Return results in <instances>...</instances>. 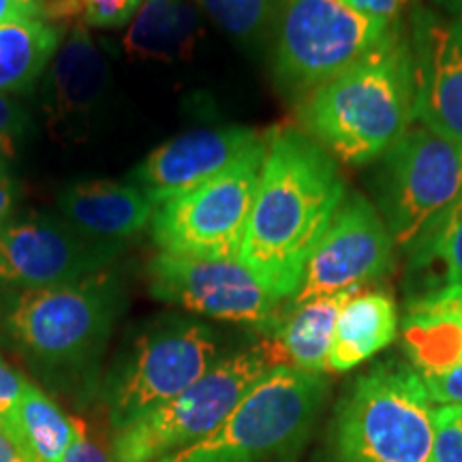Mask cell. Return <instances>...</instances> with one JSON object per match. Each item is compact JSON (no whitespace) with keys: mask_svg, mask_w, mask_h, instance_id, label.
<instances>
[{"mask_svg":"<svg viewBox=\"0 0 462 462\" xmlns=\"http://www.w3.org/2000/svg\"><path fill=\"white\" fill-rule=\"evenodd\" d=\"M345 195L343 173L326 148L304 131H276L265 150L238 259L276 298H293Z\"/></svg>","mask_w":462,"mask_h":462,"instance_id":"cell-1","label":"cell"},{"mask_svg":"<svg viewBox=\"0 0 462 462\" xmlns=\"http://www.w3.org/2000/svg\"><path fill=\"white\" fill-rule=\"evenodd\" d=\"M298 116L306 135L340 163L366 165L383 157L415 120L409 32L392 24L362 60L310 90Z\"/></svg>","mask_w":462,"mask_h":462,"instance_id":"cell-2","label":"cell"},{"mask_svg":"<svg viewBox=\"0 0 462 462\" xmlns=\"http://www.w3.org/2000/svg\"><path fill=\"white\" fill-rule=\"evenodd\" d=\"M123 309L120 282L95 274L71 285L24 289L5 317V330L48 381L86 379L99 364Z\"/></svg>","mask_w":462,"mask_h":462,"instance_id":"cell-3","label":"cell"},{"mask_svg":"<svg viewBox=\"0 0 462 462\" xmlns=\"http://www.w3.org/2000/svg\"><path fill=\"white\" fill-rule=\"evenodd\" d=\"M430 402L424 379L411 366L377 364L338 404L332 462H430Z\"/></svg>","mask_w":462,"mask_h":462,"instance_id":"cell-4","label":"cell"},{"mask_svg":"<svg viewBox=\"0 0 462 462\" xmlns=\"http://www.w3.org/2000/svg\"><path fill=\"white\" fill-rule=\"evenodd\" d=\"M326 390L321 373L276 366L215 432L159 462L291 460L319 413Z\"/></svg>","mask_w":462,"mask_h":462,"instance_id":"cell-5","label":"cell"},{"mask_svg":"<svg viewBox=\"0 0 462 462\" xmlns=\"http://www.w3.org/2000/svg\"><path fill=\"white\" fill-rule=\"evenodd\" d=\"M270 371H274V364L262 343L218 360L182 394L116 430L114 462H159L201 441Z\"/></svg>","mask_w":462,"mask_h":462,"instance_id":"cell-6","label":"cell"},{"mask_svg":"<svg viewBox=\"0 0 462 462\" xmlns=\"http://www.w3.org/2000/svg\"><path fill=\"white\" fill-rule=\"evenodd\" d=\"M215 332L201 323L161 319L131 340L107 383L109 421L123 430L182 394L218 362Z\"/></svg>","mask_w":462,"mask_h":462,"instance_id":"cell-7","label":"cell"},{"mask_svg":"<svg viewBox=\"0 0 462 462\" xmlns=\"http://www.w3.org/2000/svg\"><path fill=\"white\" fill-rule=\"evenodd\" d=\"M268 142L227 170L154 206L152 240L161 253L195 259H238Z\"/></svg>","mask_w":462,"mask_h":462,"instance_id":"cell-8","label":"cell"},{"mask_svg":"<svg viewBox=\"0 0 462 462\" xmlns=\"http://www.w3.org/2000/svg\"><path fill=\"white\" fill-rule=\"evenodd\" d=\"M392 24L345 0H285L276 24V75L296 92L315 90L377 48Z\"/></svg>","mask_w":462,"mask_h":462,"instance_id":"cell-9","label":"cell"},{"mask_svg":"<svg viewBox=\"0 0 462 462\" xmlns=\"http://www.w3.org/2000/svg\"><path fill=\"white\" fill-rule=\"evenodd\" d=\"M381 217L396 246H411L462 198V143L420 126L381 157Z\"/></svg>","mask_w":462,"mask_h":462,"instance_id":"cell-10","label":"cell"},{"mask_svg":"<svg viewBox=\"0 0 462 462\" xmlns=\"http://www.w3.org/2000/svg\"><path fill=\"white\" fill-rule=\"evenodd\" d=\"M150 296L212 319L273 330L285 300L276 298L240 259H195L159 253L150 259Z\"/></svg>","mask_w":462,"mask_h":462,"instance_id":"cell-11","label":"cell"},{"mask_svg":"<svg viewBox=\"0 0 462 462\" xmlns=\"http://www.w3.org/2000/svg\"><path fill=\"white\" fill-rule=\"evenodd\" d=\"M394 238L381 212L360 193L345 195L330 227L306 262L293 304L356 291L383 279L394 263Z\"/></svg>","mask_w":462,"mask_h":462,"instance_id":"cell-12","label":"cell"},{"mask_svg":"<svg viewBox=\"0 0 462 462\" xmlns=\"http://www.w3.org/2000/svg\"><path fill=\"white\" fill-rule=\"evenodd\" d=\"M123 242L86 238L62 217L39 215L0 231V281L22 289L71 285L101 274Z\"/></svg>","mask_w":462,"mask_h":462,"instance_id":"cell-13","label":"cell"},{"mask_svg":"<svg viewBox=\"0 0 462 462\" xmlns=\"http://www.w3.org/2000/svg\"><path fill=\"white\" fill-rule=\"evenodd\" d=\"M409 43L413 54L415 120L437 135L462 143V28L418 9Z\"/></svg>","mask_w":462,"mask_h":462,"instance_id":"cell-14","label":"cell"},{"mask_svg":"<svg viewBox=\"0 0 462 462\" xmlns=\"http://www.w3.org/2000/svg\"><path fill=\"white\" fill-rule=\"evenodd\" d=\"M262 142L263 137L248 126L182 133L152 150L131 171V184L159 206L218 176Z\"/></svg>","mask_w":462,"mask_h":462,"instance_id":"cell-15","label":"cell"},{"mask_svg":"<svg viewBox=\"0 0 462 462\" xmlns=\"http://www.w3.org/2000/svg\"><path fill=\"white\" fill-rule=\"evenodd\" d=\"M109 84V62L86 26H71L50 62L45 114L51 131L67 140L88 129Z\"/></svg>","mask_w":462,"mask_h":462,"instance_id":"cell-16","label":"cell"},{"mask_svg":"<svg viewBox=\"0 0 462 462\" xmlns=\"http://www.w3.org/2000/svg\"><path fill=\"white\" fill-rule=\"evenodd\" d=\"M65 221L86 238L123 242L152 221L154 206L133 184L90 180L67 187L58 198Z\"/></svg>","mask_w":462,"mask_h":462,"instance_id":"cell-17","label":"cell"},{"mask_svg":"<svg viewBox=\"0 0 462 462\" xmlns=\"http://www.w3.org/2000/svg\"><path fill=\"white\" fill-rule=\"evenodd\" d=\"M354 293L340 291L293 304V309L270 330L273 337L262 340L274 368L289 366L304 373L328 371L338 313Z\"/></svg>","mask_w":462,"mask_h":462,"instance_id":"cell-18","label":"cell"},{"mask_svg":"<svg viewBox=\"0 0 462 462\" xmlns=\"http://www.w3.org/2000/svg\"><path fill=\"white\" fill-rule=\"evenodd\" d=\"M201 34L199 15L189 0H143L123 48L133 60H189Z\"/></svg>","mask_w":462,"mask_h":462,"instance_id":"cell-19","label":"cell"},{"mask_svg":"<svg viewBox=\"0 0 462 462\" xmlns=\"http://www.w3.org/2000/svg\"><path fill=\"white\" fill-rule=\"evenodd\" d=\"M398 332L396 306L388 293H354L340 309L328 371L346 373L385 349Z\"/></svg>","mask_w":462,"mask_h":462,"instance_id":"cell-20","label":"cell"},{"mask_svg":"<svg viewBox=\"0 0 462 462\" xmlns=\"http://www.w3.org/2000/svg\"><path fill=\"white\" fill-rule=\"evenodd\" d=\"M0 424L32 462H62L75 439V420L31 381Z\"/></svg>","mask_w":462,"mask_h":462,"instance_id":"cell-21","label":"cell"},{"mask_svg":"<svg viewBox=\"0 0 462 462\" xmlns=\"http://www.w3.org/2000/svg\"><path fill=\"white\" fill-rule=\"evenodd\" d=\"M60 48V31L39 15L0 24V92H31Z\"/></svg>","mask_w":462,"mask_h":462,"instance_id":"cell-22","label":"cell"},{"mask_svg":"<svg viewBox=\"0 0 462 462\" xmlns=\"http://www.w3.org/2000/svg\"><path fill=\"white\" fill-rule=\"evenodd\" d=\"M402 346L421 379L446 373L462 362V317L432 306H409Z\"/></svg>","mask_w":462,"mask_h":462,"instance_id":"cell-23","label":"cell"},{"mask_svg":"<svg viewBox=\"0 0 462 462\" xmlns=\"http://www.w3.org/2000/svg\"><path fill=\"white\" fill-rule=\"evenodd\" d=\"M409 268L443 265V285H462V198L432 227L409 246Z\"/></svg>","mask_w":462,"mask_h":462,"instance_id":"cell-24","label":"cell"},{"mask_svg":"<svg viewBox=\"0 0 462 462\" xmlns=\"http://www.w3.org/2000/svg\"><path fill=\"white\" fill-rule=\"evenodd\" d=\"M218 28L240 42L259 39L279 24L285 0H195Z\"/></svg>","mask_w":462,"mask_h":462,"instance_id":"cell-25","label":"cell"},{"mask_svg":"<svg viewBox=\"0 0 462 462\" xmlns=\"http://www.w3.org/2000/svg\"><path fill=\"white\" fill-rule=\"evenodd\" d=\"M142 3L143 0H54L39 9V17L86 28H123L135 17Z\"/></svg>","mask_w":462,"mask_h":462,"instance_id":"cell-26","label":"cell"},{"mask_svg":"<svg viewBox=\"0 0 462 462\" xmlns=\"http://www.w3.org/2000/svg\"><path fill=\"white\" fill-rule=\"evenodd\" d=\"M430 462H462V404H439L432 409Z\"/></svg>","mask_w":462,"mask_h":462,"instance_id":"cell-27","label":"cell"},{"mask_svg":"<svg viewBox=\"0 0 462 462\" xmlns=\"http://www.w3.org/2000/svg\"><path fill=\"white\" fill-rule=\"evenodd\" d=\"M26 126L24 109L0 92V154L14 157L15 142L20 140Z\"/></svg>","mask_w":462,"mask_h":462,"instance_id":"cell-28","label":"cell"},{"mask_svg":"<svg viewBox=\"0 0 462 462\" xmlns=\"http://www.w3.org/2000/svg\"><path fill=\"white\" fill-rule=\"evenodd\" d=\"M426 390L432 402L437 404H462V362L449 371L424 379Z\"/></svg>","mask_w":462,"mask_h":462,"instance_id":"cell-29","label":"cell"},{"mask_svg":"<svg viewBox=\"0 0 462 462\" xmlns=\"http://www.w3.org/2000/svg\"><path fill=\"white\" fill-rule=\"evenodd\" d=\"M62 462H114V458H109V456L92 441L82 421L75 420V439Z\"/></svg>","mask_w":462,"mask_h":462,"instance_id":"cell-30","label":"cell"},{"mask_svg":"<svg viewBox=\"0 0 462 462\" xmlns=\"http://www.w3.org/2000/svg\"><path fill=\"white\" fill-rule=\"evenodd\" d=\"M26 379L20 377L14 368L5 362V357L0 356V420L11 411V407L17 402V398L24 392Z\"/></svg>","mask_w":462,"mask_h":462,"instance_id":"cell-31","label":"cell"},{"mask_svg":"<svg viewBox=\"0 0 462 462\" xmlns=\"http://www.w3.org/2000/svg\"><path fill=\"white\" fill-rule=\"evenodd\" d=\"M411 306H432V309L452 310L462 317V285L441 287L437 291L424 293V296L411 302Z\"/></svg>","mask_w":462,"mask_h":462,"instance_id":"cell-32","label":"cell"},{"mask_svg":"<svg viewBox=\"0 0 462 462\" xmlns=\"http://www.w3.org/2000/svg\"><path fill=\"white\" fill-rule=\"evenodd\" d=\"M345 3H349L364 15L374 17V20L394 22L407 0H345Z\"/></svg>","mask_w":462,"mask_h":462,"instance_id":"cell-33","label":"cell"},{"mask_svg":"<svg viewBox=\"0 0 462 462\" xmlns=\"http://www.w3.org/2000/svg\"><path fill=\"white\" fill-rule=\"evenodd\" d=\"M15 208V189L11 180L7 167L0 163V231H5L11 225Z\"/></svg>","mask_w":462,"mask_h":462,"instance_id":"cell-34","label":"cell"},{"mask_svg":"<svg viewBox=\"0 0 462 462\" xmlns=\"http://www.w3.org/2000/svg\"><path fill=\"white\" fill-rule=\"evenodd\" d=\"M0 462H32L24 454V449L14 441V437L9 435L3 424H0Z\"/></svg>","mask_w":462,"mask_h":462,"instance_id":"cell-35","label":"cell"},{"mask_svg":"<svg viewBox=\"0 0 462 462\" xmlns=\"http://www.w3.org/2000/svg\"><path fill=\"white\" fill-rule=\"evenodd\" d=\"M24 15H39V14L34 9L26 7V5H22L20 0H0V24H3V22L15 20V17H24Z\"/></svg>","mask_w":462,"mask_h":462,"instance_id":"cell-36","label":"cell"},{"mask_svg":"<svg viewBox=\"0 0 462 462\" xmlns=\"http://www.w3.org/2000/svg\"><path fill=\"white\" fill-rule=\"evenodd\" d=\"M22 5H26V7H31V9H34L39 14V9L42 7H45V5H50V3H54V0H20Z\"/></svg>","mask_w":462,"mask_h":462,"instance_id":"cell-37","label":"cell"},{"mask_svg":"<svg viewBox=\"0 0 462 462\" xmlns=\"http://www.w3.org/2000/svg\"><path fill=\"white\" fill-rule=\"evenodd\" d=\"M456 24H458V26H460V28H462V15H460V17H458V20H456Z\"/></svg>","mask_w":462,"mask_h":462,"instance_id":"cell-38","label":"cell"}]
</instances>
